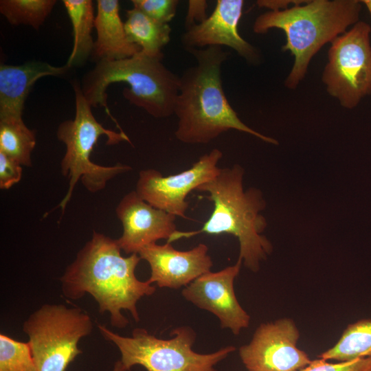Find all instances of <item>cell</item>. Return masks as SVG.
<instances>
[{
  "label": "cell",
  "instance_id": "cell-18",
  "mask_svg": "<svg viewBox=\"0 0 371 371\" xmlns=\"http://www.w3.org/2000/svg\"><path fill=\"white\" fill-rule=\"evenodd\" d=\"M124 27L129 41L137 45L144 54L163 59V48L170 41L169 24L157 21L133 8L126 11Z\"/></svg>",
  "mask_w": 371,
  "mask_h": 371
},
{
  "label": "cell",
  "instance_id": "cell-6",
  "mask_svg": "<svg viewBox=\"0 0 371 371\" xmlns=\"http://www.w3.org/2000/svg\"><path fill=\"white\" fill-rule=\"evenodd\" d=\"M73 87L75 117L74 120L60 123L56 131L58 140L63 142L66 147L60 163L61 172L69 179L67 193L58 205L63 213L79 181L88 191L94 193L103 190L111 179L131 170L129 166L120 163L112 166H104L91 161V154L100 136L107 137L108 145L123 141L130 142V140L124 131H111L99 123L92 113L91 106L82 93L80 84L74 82Z\"/></svg>",
  "mask_w": 371,
  "mask_h": 371
},
{
  "label": "cell",
  "instance_id": "cell-8",
  "mask_svg": "<svg viewBox=\"0 0 371 371\" xmlns=\"http://www.w3.org/2000/svg\"><path fill=\"white\" fill-rule=\"evenodd\" d=\"M36 371H65L80 353L78 344L93 330L90 316L78 307L46 304L24 322Z\"/></svg>",
  "mask_w": 371,
  "mask_h": 371
},
{
  "label": "cell",
  "instance_id": "cell-24",
  "mask_svg": "<svg viewBox=\"0 0 371 371\" xmlns=\"http://www.w3.org/2000/svg\"><path fill=\"white\" fill-rule=\"evenodd\" d=\"M135 8L153 19L168 23L175 16L178 0H132Z\"/></svg>",
  "mask_w": 371,
  "mask_h": 371
},
{
  "label": "cell",
  "instance_id": "cell-15",
  "mask_svg": "<svg viewBox=\"0 0 371 371\" xmlns=\"http://www.w3.org/2000/svg\"><path fill=\"white\" fill-rule=\"evenodd\" d=\"M208 250L203 243L188 251H179L169 243H155L143 247L138 255L150 266V283L159 287L179 289L211 271L213 262Z\"/></svg>",
  "mask_w": 371,
  "mask_h": 371
},
{
  "label": "cell",
  "instance_id": "cell-9",
  "mask_svg": "<svg viewBox=\"0 0 371 371\" xmlns=\"http://www.w3.org/2000/svg\"><path fill=\"white\" fill-rule=\"evenodd\" d=\"M371 27L359 21L332 41L323 74L328 92L345 108L371 94Z\"/></svg>",
  "mask_w": 371,
  "mask_h": 371
},
{
  "label": "cell",
  "instance_id": "cell-22",
  "mask_svg": "<svg viewBox=\"0 0 371 371\" xmlns=\"http://www.w3.org/2000/svg\"><path fill=\"white\" fill-rule=\"evenodd\" d=\"M56 0H1L0 12L13 25L38 30L52 11Z\"/></svg>",
  "mask_w": 371,
  "mask_h": 371
},
{
  "label": "cell",
  "instance_id": "cell-1",
  "mask_svg": "<svg viewBox=\"0 0 371 371\" xmlns=\"http://www.w3.org/2000/svg\"><path fill=\"white\" fill-rule=\"evenodd\" d=\"M140 260L138 254L123 256L117 240L93 231L60 278L62 293L70 300L90 294L100 313H109L111 326L123 328L128 321L122 311H128L139 322L137 302L155 291L148 280L140 281L135 276Z\"/></svg>",
  "mask_w": 371,
  "mask_h": 371
},
{
  "label": "cell",
  "instance_id": "cell-4",
  "mask_svg": "<svg viewBox=\"0 0 371 371\" xmlns=\"http://www.w3.org/2000/svg\"><path fill=\"white\" fill-rule=\"evenodd\" d=\"M361 8V1L357 0H313L302 6L265 12L255 20L253 30L264 34L278 28L285 32L286 43L282 50H289L295 58L285 85L293 89L319 49L359 22Z\"/></svg>",
  "mask_w": 371,
  "mask_h": 371
},
{
  "label": "cell",
  "instance_id": "cell-2",
  "mask_svg": "<svg viewBox=\"0 0 371 371\" xmlns=\"http://www.w3.org/2000/svg\"><path fill=\"white\" fill-rule=\"evenodd\" d=\"M188 52L194 56L196 64L180 76L174 111L177 117L176 138L184 144H205L232 129L278 144L243 122L227 100L222 85L221 67L229 53L219 46Z\"/></svg>",
  "mask_w": 371,
  "mask_h": 371
},
{
  "label": "cell",
  "instance_id": "cell-14",
  "mask_svg": "<svg viewBox=\"0 0 371 371\" xmlns=\"http://www.w3.org/2000/svg\"><path fill=\"white\" fill-rule=\"evenodd\" d=\"M244 1L218 0L212 14L203 22L188 28L181 36L187 51L211 46H227L250 63L260 60L256 48L238 33V25L243 14Z\"/></svg>",
  "mask_w": 371,
  "mask_h": 371
},
{
  "label": "cell",
  "instance_id": "cell-3",
  "mask_svg": "<svg viewBox=\"0 0 371 371\" xmlns=\"http://www.w3.org/2000/svg\"><path fill=\"white\" fill-rule=\"evenodd\" d=\"M244 169L238 164L220 168L210 181L196 190L207 192V199L213 205L208 219L197 230H177L167 243L189 238L200 234L219 235L227 234L237 238L239 257L244 265L256 272L260 263L272 251L269 240L262 234L267 227L260 214L266 206L262 192L255 188H243Z\"/></svg>",
  "mask_w": 371,
  "mask_h": 371
},
{
  "label": "cell",
  "instance_id": "cell-25",
  "mask_svg": "<svg viewBox=\"0 0 371 371\" xmlns=\"http://www.w3.org/2000/svg\"><path fill=\"white\" fill-rule=\"evenodd\" d=\"M299 371H371V358H358L339 363H330L319 358L311 361Z\"/></svg>",
  "mask_w": 371,
  "mask_h": 371
},
{
  "label": "cell",
  "instance_id": "cell-29",
  "mask_svg": "<svg viewBox=\"0 0 371 371\" xmlns=\"http://www.w3.org/2000/svg\"><path fill=\"white\" fill-rule=\"evenodd\" d=\"M361 1L366 5L371 16V0H363Z\"/></svg>",
  "mask_w": 371,
  "mask_h": 371
},
{
  "label": "cell",
  "instance_id": "cell-7",
  "mask_svg": "<svg viewBox=\"0 0 371 371\" xmlns=\"http://www.w3.org/2000/svg\"><path fill=\"white\" fill-rule=\"evenodd\" d=\"M98 328L108 341L113 343L121 353L122 364L128 370L136 365L147 371H217L214 366L236 350L233 346L209 354L192 350L196 339L194 331L181 326L172 331L171 339H159L144 328H137L131 337L121 336L102 324Z\"/></svg>",
  "mask_w": 371,
  "mask_h": 371
},
{
  "label": "cell",
  "instance_id": "cell-20",
  "mask_svg": "<svg viewBox=\"0 0 371 371\" xmlns=\"http://www.w3.org/2000/svg\"><path fill=\"white\" fill-rule=\"evenodd\" d=\"M319 357L339 361L371 358V319H362L349 324L338 341Z\"/></svg>",
  "mask_w": 371,
  "mask_h": 371
},
{
  "label": "cell",
  "instance_id": "cell-11",
  "mask_svg": "<svg viewBox=\"0 0 371 371\" xmlns=\"http://www.w3.org/2000/svg\"><path fill=\"white\" fill-rule=\"evenodd\" d=\"M299 330L290 318L262 323L251 341L240 347L248 371H299L308 365V355L297 348Z\"/></svg>",
  "mask_w": 371,
  "mask_h": 371
},
{
  "label": "cell",
  "instance_id": "cell-19",
  "mask_svg": "<svg viewBox=\"0 0 371 371\" xmlns=\"http://www.w3.org/2000/svg\"><path fill=\"white\" fill-rule=\"evenodd\" d=\"M63 3L73 27L74 45L66 63L71 68L83 63L92 54L95 42L91 32L95 16L91 0H63Z\"/></svg>",
  "mask_w": 371,
  "mask_h": 371
},
{
  "label": "cell",
  "instance_id": "cell-23",
  "mask_svg": "<svg viewBox=\"0 0 371 371\" xmlns=\"http://www.w3.org/2000/svg\"><path fill=\"white\" fill-rule=\"evenodd\" d=\"M0 371H36L28 342L0 334Z\"/></svg>",
  "mask_w": 371,
  "mask_h": 371
},
{
  "label": "cell",
  "instance_id": "cell-5",
  "mask_svg": "<svg viewBox=\"0 0 371 371\" xmlns=\"http://www.w3.org/2000/svg\"><path fill=\"white\" fill-rule=\"evenodd\" d=\"M162 59L149 57L141 51L132 57L97 62L87 73L80 85L82 93L91 107H103L117 124L107 105V87L114 82L129 85L122 93L131 103L155 118H166L175 111L180 76L167 68Z\"/></svg>",
  "mask_w": 371,
  "mask_h": 371
},
{
  "label": "cell",
  "instance_id": "cell-21",
  "mask_svg": "<svg viewBox=\"0 0 371 371\" xmlns=\"http://www.w3.org/2000/svg\"><path fill=\"white\" fill-rule=\"evenodd\" d=\"M36 135L21 118L0 119V152L21 166H32Z\"/></svg>",
  "mask_w": 371,
  "mask_h": 371
},
{
  "label": "cell",
  "instance_id": "cell-13",
  "mask_svg": "<svg viewBox=\"0 0 371 371\" xmlns=\"http://www.w3.org/2000/svg\"><path fill=\"white\" fill-rule=\"evenodd\" d=\"M123 232L117 243L126 254H138L160 239L167 241L177 230L176 216L154 207L135 190L124 195L116 207Z\"/></svg>",
  "mask_w": 371,
  "mask_h": 371
},
{
  "label": "cell",
  "instance_id": "cell-28",
  "mask_svg": "<svg viewBox=\"0 0 371 371\" xmlns=\"http://www.w3.org/2000/svg\"><path fill=\"white\" fill-rule=\"evenodd\" d=\"M112 371H129V370L125 368L122 361L119 360L115 363Z\"/></svg>",
  "mask_w": 371,
  "mask_h": 371
},
{
  "label": "cell",
  "instance_id": "cell-12",
  "mask_svg": "<svg viewBox=\"0 0 371 371\" xmlns=\"http://www.w3.org/2000/svg\"><path fill=\"white\" fill-rule=\"evenodd\" d=\"M242 260L216 272L209 271L192 282L182 291L183 297L197 307L215 315L222 328L238 335L247 328L250 317L240 305L234 289Z\"/></svg>",
  "mask_w": 371,
  "mask_h": 371
},
{
  "label": "cell",
  "instance_id": "cell-27",
  "mask_svg": "<svg viewBox=\"0 0 371 371\" xmlns=\"http://www.w3.org/2000/svg\"><path fill=\"white\" fill-rule=\"evenodd\" d=\"M207 3L205 0L188 1V12L186 16V27L200 23L207 17L206 11Z\"/></svg>",
  "mask_w": 371,
  "mask_h": 371
},
{
  "label": "cell",
  "instance_id": "cell-16",
  "mask_svg": "<svg viewBox=\"0 0 371 371\" xmlns=\"http://www.w3.org/2000/svg\"><path fill=\"white\" fill-rule=\"evenodd\" d=\"M67 65L61 67L43 62L21 65H0V119L22 117L25 99L34 84L47 76H59L67 73Z\"/></svg>",
  "mask_w": 371,
  "mask_h": 371
},
{
  "label": "cell",
  "instance_id": "cell-26",
  "mask_svg": "<svg viewBox=\"0 0 371 371\" xmlns=\"http://www.w3.org/2000/svg\"><path fill=\"white\" fill-rule=\"evenodd\" d=\"M22 166L0 152V188L10 189L20 181L22 177Z\"/></svg>",
  "mask_w": 371,
  "mask_h": 371
},
{
  "label": "cell",
  "instance_id": "cell-10",
  "mask_svg": "<svg viewBox=\"0 0 371 371\" xmlns=\"http://www.w3.org/2000/svg\"><path fill=\"white\" fill-rule=\"evenodd\" d=\"M222 157L223 153L214 148L201 156L188 169L166 177L153 168L142 170L139 173L135 191L154 207L187 218V196L218 174L221 168L218 164Z\"/></svg>",
  "mask_w": 371,
  "mask_h": 371
},
{
  "label": "cell",
  "instance_id": "cell-17",
  "mask_svg": "<svg viewBox=\"0 0 371 371\" xmlns=\"http://www.w3.org/2000/svg\"><path fill=\"white\" fill-rule=\"evenodd\" d=\"M94 27L97 39L92 55L97 61L115 60L130 58L141 51L131 43L120 14L117 0H98Z\"/></svg>",
  "mask_w": 371,
  "mask_h": 371
}]
</instances>
